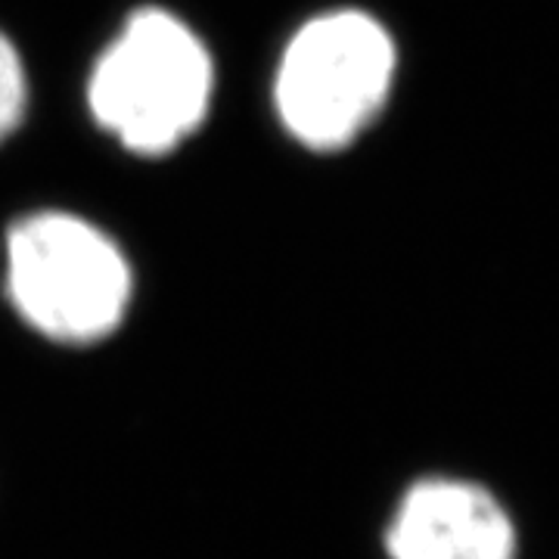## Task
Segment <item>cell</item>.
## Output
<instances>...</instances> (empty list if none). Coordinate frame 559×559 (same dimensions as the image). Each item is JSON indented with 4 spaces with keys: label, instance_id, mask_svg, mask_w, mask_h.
<instances>
[{
    "label": "cell",
    "instance_id": "cell-1",
    "mask_svg": "<svg viewBox=\"0 0 559 559\" xmlns=\"http://www.w3.org/2000/svg\"><path fill=\"white\" fill-rule=\"evenodd\" d=\"M3 293L40 340L91 348L112 340L134 301V267L100 224L62 209L28 212L3 242Z\"/></svg>",
    "mask_w": 559,
    "mask_h": 559
},
{
    "label": "cell",
    "instance_id": "cell-2",
    "mask_svg": "<svg viewBox=\"0 0 559 559\" xmlns=\"http://www.w3.org/2000/svg\"><path fill=\"white\" fill-rule=\"evenodd\" d=\"M215 62L202 38L162 7L131 13L87 79V109L106 134L146 159L175 153L202 128Z\"/></svg>",
    "mask_w": 559,
    "mask_h": 559
},
{
    "label": "cell",
    "instance_id": "cell-3",
    "mask_svg": "<svg viewBox=\"0 0 559 559\" xmlns=\"http://www.w3.org/2000/svg\"><path fill=\"white\" fill-rule=\"evenodd\" d=\"M395 69V40L377 16L342 7L308 20L283 47L274 79L286 134L314 153L352 146L389 103Z\"/></svg>",
    "mask_w": 559,
    "mask_h": 559
},
{
    "label": "cell",
    "instance_id": "cell-4",
    "mask_svg": "<svg viewBox=\"0 0 559 559\" xmlns=\"http://www.w3.org/2000/svg\"><path fill=\"white\" fill-rule=\"evenodd\" d=\"M382 550L389 559H520V525L485 481L429 473L399 495Z\"/></svg>",
    "mask_w": 559,
    "mask_h": 559
},
{
    "label": "cell",
    "instance_id": "cell-5",
    "mask_svg": "<svg viewBox=\"0 0 559 559\" xmlns=\"http://www.w3.org/2000/svg\"><path fill=\"white\" fill-rule=\"evenodd\" d=\"M28 109V75L16 44L0 32V143L10 138Z\"/></svg>",
    "mask_w": 559,
    "mask_h": 559
}]
</instances>
